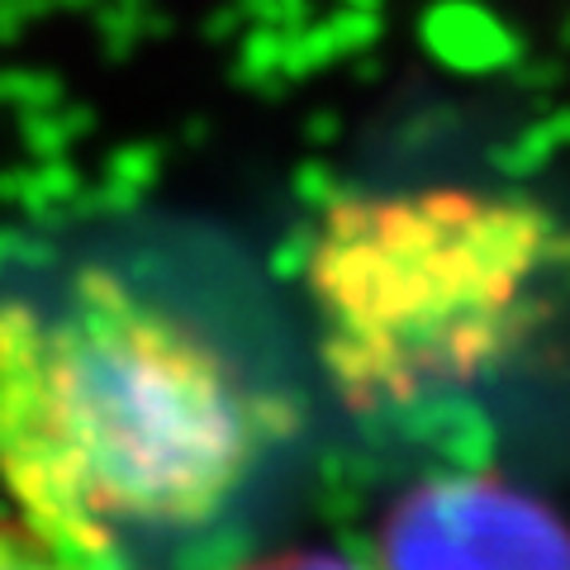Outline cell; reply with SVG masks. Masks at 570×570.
<instances>
[{
	"instance_id": "6da1fadb",
	"label": "cell",
	"mask_w": 570,
	"mask_h": 570,
	"mask_svg": "<svg viewBox=\"0 0 570 570\" xmlns=\"http://www.w3.org/2000/svg\"><path fill=\"white\" fill-rule=\"evenodd\" d=\"M295 400L115 262L0 285V485L10 509L129 557L228 519L295 433Z\"/></svg>"
},
{
	"instance_id": "7a4b0ae2",
	"label": "cell",
	"mask_w": 570,
	"mask_h": 570,
	"mask_svg": "<svg viewBox=\"0 0 570 570\" xmlns=\"http://www.w3.org/2000/svg\"><path fill=\"white\" fill-rule=\"evenodd\" d=\"M337 404L423 448L494 442L570 390V219L480 186L352 190L305 243Z\"/></svg>"
},
{
	"instance_id": "3957f363",
	"label": "cell",
	"mask_w": 570,
	"mask_h": 570,
	"mask_svg": "<svg viewBox=\"0 0 570 570\" xmlns=\"http://www.w3.org/2000/svg\"><path fill=\"white\" fill-rule=\"evenodd\" d=\"M381 570H570V523L494 471H438L390 504Z\"/></svg>"
},
{
	"instance_id": "277c9868",
	"label": "cell",
	"mask_w": 570,
	"mask_h": 570,
	"mask_svg": "<svg viewBox=\"0 0 570 570\" xmlns=\"http://www.w3.org/2000/svg\"><path fill=\"white\" fill-rule=\"evenodd\" d=\"M0 570H134L119 547L67 538L58 528L33 523L29 513H0Z\"/></svg>"
},
{
	"instance_id": "5b68a950",
	"label": "cell",
	"mask_w": 570,
	"mask_h": 570,
	"mask_svg": "<svg viewBox=\"0 0 570 570\" xmlns=\"http://www.w3.org/2000/svg\"><path fill=\"white\" fill-rule=\"evenodd\" d=\"M238 570H356V566L333 557V551H276V557H262Z\"/></svg>"
}]
</instances>
